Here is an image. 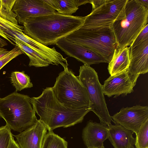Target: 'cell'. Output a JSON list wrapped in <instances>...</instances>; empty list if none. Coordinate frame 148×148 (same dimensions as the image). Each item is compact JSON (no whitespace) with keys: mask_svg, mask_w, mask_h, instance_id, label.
I'll return each mask as SVG.
<instances>
[{"mask_svg":"<svg viewBox=\"0 0 148 148\" xmlns=\"http://www.w3.org/2000/svg\"><path fill=\"white\" fill-rule=\"evenodd\" d=\"M85 18L86 16L64 15L57 12L33 17L23 24V32L46 46L54 45L81 28Z\"/></svg>","mask_w":148,"mask_h":148,"instance_id":"6da1fadb","label":"cell"},{"mask_svg":"<svg viewBox=\"0 0 148 148\" xmlns=\"http://www.w3.org/2000/svg\"><path fill=\"white\" fill-rule=\"evenodd\" d=\"M30 102L35 112L49 131L81 123L90 111L88 107L74 109L65 106L57 99L52 87H46L37 97L30 98Z\"/></svg>","mask_w":148,"mask_h":148,"instance_id":"7a4b0ae2","label":"cell"},{"mask_svg":"<svg viewBox=\"0 0 148 148\" xmlns=\"http://www.w3.org/2000/svg\"><path fill=\"white\" fill-rule=\"evenodd\" d=\"M28 95L16 91L0 98V118L10 129L20 133L34 125L38 119Z\"/></svg>","mask_w":148,"mask_h":148,"instance_id":"3957f363","label":"cell"},{"mask_svg":"<svg viewBox=\"0 0 148 148\" xmlns=\"http://www.w3.org/2000/svg\"><path fill=\"white\" fill-rule=\"evenodd\" d=\"M148 8L136 0H128L123 18L115 21L111 27L115 35L116 48L130 46L148 24Z\"/></svg>","mask_w":148,"mask_h":148,"instance_id":"277c9868","label":"cell"},{"mask_svg":"<svg viewBox=\"0 0 148 148\" xmlns=\"http://www.w3.org/2000/svg\"><path fill=\"white\" fill-rule=\"evenodd\" d=\"M52 88L57 99L65 106L74 109L88 107L86 88L68 66L59 73Z\"/></svg>","mask_w":148,"mask_h":148,"instance_id":"5b68a950","label":"cell"},{"mask_svg":"<svg viewBox=\"0 0 148 148\" xmlns=\"http://www.w3.org/2000/svg\"><path fill=\"white\" fill-rule=\"evenodd\" d=\"M65 38L92 50L101 56L108 63L117 46L111 27L93 30L79 28Z\"/></svg>","mask_w":148,"mask_h":148,"instance_id":"8992f818","label":"cell"},{"mask_svg":"<svg viewBox=\"0 0 148 148\" xmlns=\"http://www.w3.org/2000/svg\"><path fill=\"white\" fill-rule=\"evenodd\" d=\"M79 80L86 88L88 97V107L98 117L100 123L108 126L112 121L108 109L102 85L97 73L90 65L80 66Z\"/></svg>","mask_w":148,"mask_h":148,"instance_id":"52a82bcc","label":"cell"},{"mask_svg":"<svg viewBox=\"0 0 148 148\" xmlns=\"http://www.w3.org/2000/svg\"><path fill=\"white\" fill-rule=\"evenodd\" d=\"M127 0H108L86 16L84 24L80 28L93 30L111 27L115 21L124 17Z\"/></svg>","mask_w":148,"mask_h":148,"instance_id":"ba28073f","label":"cell"},{"mask_svg":"<svg viewBox=\"0 0 148 148\" xmlns=\"http://www.w3.org/2000/svg\"><path fill=\"white\" fill-rule=\"evenodd\" d=\"M111 117L114 123L119 124L136 134L142 125L148 120V107L136 105L123 107Z\"/></svg>","mask_w":148,"mask_h":148,"instance_id":"9c48e42d","label":"cell"},{"mask_svg":"<svg viewBox=\"0 0 148 148\" xmlns=\"http://www.w3.org/2000/svg\"><path fill=\"white\" fill-rule=\"evenodd\" d=\"M8 37L15 39L32 49L47 60L51 64L61 65L63 68L69 65L66 59L58 52L54 47L50 48L36 41L24 33L21 34L12 30L4 31Z\"/></svg>","mask_w":148,"mask_h":148,"instance_id":"30bf717a","label":"cell"},{"mask_svg":"<svg viewBox=\"0 0 148 148\" xmlns=\"http://www.w3.org/2000/svg\"><path fill=\"white\" fill-rule=\"evenodd\" d=\"M12 11L18 23L23 24L28 19L56 12L44 0H16Z\"/></svg>","mask_w":148,"mask_h":148,"instance_id":"8fae6325","label":"cell"},{"mask_svg":"<svg viewBox=\"0 0 148 148\" xmlns=\"http://www.w3.org/2000/svg\"><path fill=\"white\" fill-rule=\"evenodd\" d=\"M67 55L89 65L108 62L101 56L92 50L71 41L65 38L59 40L56 44Z\"/></svg>","mask_w":148,"mask_h":148,"instance_id":"7c38bea8","label":"cell"},{"mask_svg":"<svg viewBox=\"0 0 148 148\" xmlns=\"http://www.w3.org/2000/svg\"><path fill=\"white\" fill-rule=\"evenodd\" d=\"M129 48L130 63L127 73L132 82L136 83L140 75L148 72V41Z\"/></svg>","mask_w":148,"mask_h":148,"instance_id":"4fadbf2b","label":"cell"},{"mask_svg":"<svg viewBox=\"0 0 148 148\" xmlns=\"http://www.w3.org/2000/svg\"><path fill=\"white\" fill-rule=\"evenodd\" d=\"M47 130L45 125L39 119L31 126L13 136L20 148H42Z\"/></svg>","mask_w":148,"mask_h":148,"instance_id":"5bb4252c","label":"cell"},{"mask_svg":"<svg viewBox=\"0 0 148 148\" xmlns=\"http://www.w3.org/2000/svg\"><path fill=\"white\" fill-rule=\"evenodd\" d=\"M136 83L133 82L127 71L110 76L104 82L102 88L104 95L114 97L121 95H126L132 92Z\"/></svg>","mask_w":148,"mask_h":148,"instance_id":"9a60e30c","label":"cell"},{"mask_svg":"<svg viewBox=\"0 0 148 148\" xmlns=\"http://www.w3.org/2000/svg\"><path fill=\"white\" fill-rule=\"evenodd\" d=\"M82 137L87 148H104L103 142L108 137V126L90 120L83 130Z\"/></svg>","mask_w":148,"mask_h":148,"instance_id":"2e32d148","label":"cell"},{"mask_svg":"<svg viewBox=\"0 0 148 148\" xmlns=\"http://www.w3.org/2000/svg\"><path fill=\"white\" fill-rule=\"evenodd\" d=\"M108 127V139L114 148H134L135 139L132 131L118 124H111Z\"/></svg>","mask_w":148,"mask_h":148,"instance_id":"e0dca14e","label":"cell"},{"mask_svg":"<svg viewBox=\"0 0 148 148\" xmlns=\"http://www.w3.org/2000/svg\"><path fill=\"white\" fill-rule=\"evenodd\" d=\"M130 63L129 50L128 47L115 49L108 69L111 76L127 71Z\"/></svg>","mask_w":148,"mask_h":148,"instance_id":"ac0fdd59","label":"cell"},{"mask_svg":"<svg viewBox=\"0 0 148 148\" xmlns=\"http://www.w3.org/2000/svg\"><path fill=\"white\" fill-rule=\"evenodd\" d=\"M9 39L14 42L15 44L28 57L29 59V66L47 67L51 64L47 60L32 49L12 38L10 37Z\"/></svg>","mask_w":148,"mask_h":148,"instance_id":"d6986e66","label":"cell"},{"mask_svg":"<svg viewBox=\"0 0 148 148\" xmlns=\"http://www.w3.org/2000/svg\"><path fill=\"white\" fill-rule=\"evenodd\" d=\"M58 13L64 15H71L78 9L75 0H45Z\"/></svg>","mask_w":148,"mask_h":148,"instance_id":"ffe728a7","label":"cell"},{"mask_svg":"<svg viewBox=\"0 0 148 148\" xmlns=\"http://www.w3.org/2000/svg\"><path fill=\"white\" fill-rule=\"evenodd\" d=\"M10 78L11 83L15 88L16 92L31 88L33 86L30 77L24 71L12 72Z\"/></svg>","mask_w":148,"mask_h":148,"instance_id":"44dd1931","label":"cell"},{"mask_svg":"<svg viewBox=\"0 0 148 148\" xmlns=\"http://www.w3.org/2000/svg\"><path fill=\"white\" fill-rule=\"evenodd\" d=\"M16 0H0V16L3 18L18 25L16 15L12 10Z\"/></svg>","mask_w":148,"mask_h":148,"instance_id":"7402d4cb","label":"cell"},{"mask_svg":"<svg viewBox=\"0 0 148 148\" xmlns=\"http://www.w3.org/2000/svg\"><path fill=\"white\" fill-rule=\"evenodd\" d=\"M42 148H68V144L53 131H49L44 138Z\"/></svg>","mask_w":148,"mask_h":148,"instance_id":"603a6c76","label":"cell"},{"mask_svg":"<svg viewBox=\"0 0 148 148\" xmlns=\"http://www.w3.org/2000/svg\"><path fill=\"white\" fill-rule=\"evenodd\" d=\"M23 26L14 24L0 16V35L14 45L15 46L16 44L8 38L4 31L10 30L23 34Z\"/></svg>","mask_w":148,"mask_h":148,"instance_id":"cb8c5ba5","label":"cell"},{"mask_svg":"<svg viewBox=\"0 0 148 148\" xmlns=\"http://www.w3.org/2000/svg\"><path fill=\"white\" fill-rule=\"evenodd\" d=\"M136 134V148H148V120L142 125Z\"/></svg>","mask_w":148,"mask_h":148,"instance_id":"d4e9b609","label":"cell"},{"mask_svg":"<svg viewBox=\"0 0 148 148\" xmlns=\"http://www.w3.org/2000/svg\"><path fill=\"white\" fill-rule=\"evenodd\" d=\"M11 130L6 125L0 127V148H8L13 137Z\"/></svg>","mask_w":148,"mask_h":148,"instance_id":"484cf974","label":"cell"},{"mask_svg":"<svg viewBox=\"0 0 148 148\" xmlns=\"http://www.w3.org/2000/svg\"><path fill=\"white\" fill-rule=\"evenodd\" d=\"M24 52L16 45L15 47L5 55L0 58V70L12 60Z\"/></svg>","mask_w":148,"mask_h":148,"instance_id":"4316f807","label":"cell"},{"mask_svg":"<svg viewBox=\"0 0 148 148\" xmlns=\"http://www.w3.org/2000/svg\"><path fill=\"white\" fill-rule=\"evenodd\" d=\"M145 41H148V24L138 35L130 47L133 48Z\"/></svg>","mask_w":148,"mask_h":148,"instance_id":"83f0119b","label":"cell"},{"mask_svg":"<svg viewBox=\"0 0 148 148\" xmlns=\"http://www.w3.org/2000/svg\"><path fill=\"white\" fill-rule=\"evenodd\" d=\"M108 0H90V3L92 5V11L105 3Z\"/></svg>","mask_w":148,"mask_h":148,"instance_id":"f1b7e54d","label":"cell"},{"mask_svg":"<svg viewBox=\"0 0 148 148\" xmlns=\"http://www.w3.org/2000/svg\"><path fill=\"white\" fill-rule=\"evenodd\" d=\"M8 148H20L16 142L15 141L13 137L11 139Z\"/></svg>","mask_w":148,"mask_h":148,"instance_id":"f546056e","label":"cell"},{"mask_svg":"<svg viewBox=\"0 0 148 148\" xmlns=\"http://www.w3.org/2000/svg\"><path fill=\"white\" fill-rule=\"evenodd\" d=\"M76 2L78 7H79L82 5H84L87 3H90V0H75Z\"/></svg>","mask_w":148,"mask_h":148,"instance_id":"4dcf8cb0","label":"cell"},{"mask_svg":"<svg viewBox=\"0 0 148 148\" xmlns=\"http://www.w3.org/2000/svg\"><path fill=\"white\" fill-rule=\"evenodd\" d=\"M136 1L139 3L148 8V0H136Z\"/></svg>","mask_w":148,"mask_h":148,"instance_id":"1f68e13d","label":"cell"},{"mask_svg":"<svg viewBox=\"0 0 148 148\" xmlns=\"http://www.w3.org/2000/svg\"><path fill=\"white\" fill-rule=\"evenodd\" d=\"M7 45L8 43L6 42L4 40L0 37V48H2V47Z\"/></svg>","mask_w":148,"mask_h":148,"instance_id":"d6a6232c","label":"cell"},{"mask_svg":"<svg viewBox=\"0 0 148 148\" xmlns=\"http://www.w3.org/2000/svg\"><path fill=\"white\" fill-rule=\"evenodd\" d=\"M6 50H7V49H5L3 48H0V54Z\"/></svg>","mask_w":148,"mask_h":148,"instance_id":"836d02e7","label":"cell"},{"mask_svg":"<svg viewBox=\"0 0 148 148\" xmlns=\"http://www.w3.org/2000/svg\"></svg>","mask_w":148,"mask_h":148,"instance_id":"e575fe53","label":"cell"}]
</instances>
